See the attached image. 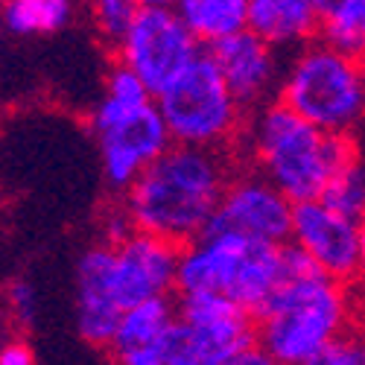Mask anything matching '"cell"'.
I'll return each mask as SVG.
<instances>
[{
    "label": "cell",
    "instance_id": "17",
    "mask_svg": "<svg viewBox=\"0 0 365 365\" xmlns=\"http://www.w3.org/2000/svg\"><path fill=\"white\" fill-rule=\"evenodd\" d=\"M173 9L205 47L249 26V0H175Z\"/></svg>",
    "mask_w": 365,
    "mask_h": 365
},
{
    "label": "cell",
    "instance_id": "20",
    "mask_svg": "<svg viewBox=\"0 0 365 365\" xmlns=\"http://www.w3.org/2000/svg\"><path fill=\"white\" fill-rule=\"evenodd\" d=\"M85 6H88V21L94 26V33L108 47L120 41V36L126 33V26L138 12L135 0H85Z\"/></svg>",
    "mask_w": 365,
    "mask_h": 365
},
{
    "label": "cell",
    "instance_id": "26",
    "mask_svg": "<svg viewBox=\"0 0 365 365\" xmlns=\"http://www.w3.org/2000/svg\"><path fill=\"white\" fill-rule=\"evenodd\" d=\"M4 4V0H0ZM4 36H6V26H4V6H0V41H4Z\"/></svg>",
    "mask_w": 365,
    "mask_h": 365
},
{
    "label": "cell",
    "instance_id": "27",
    "mask_svg": "<svg viewBox=\"0 0 365 365\" xmlns=\"http://www.w3.org/2000/svg\"><path fill=\"white\" fill-rule=\"evenodd\" d=\"M359 155H362V161H365V135L359 138Z\"/></svg>",
    "mask_w": 365,
    "mask_h": 365
},
{
    "label": "cell",
    "instance_id": "10",
    "mask_svg": "<svg viewBox=\"0 0 365 365\" xmlns=\"http://www.w3.org/2000/svg\"><path fill=\"white\" fill-rule=\"evenodd\" d=\"M202 50L205 44L173 6H138L126 33L111 47L114 62L135 71L152 94H161Z\"/></svg>",
    "mask_w": 365,
    "mask_h": 365
},
{
    "label": "cell",
    "instance_id": "13",
    "mask_svg": "<svg viewBox=\"0 0 365 365\" xmlns=\"http://www.w3.org/2000/svg\"><path fill=\"white\" fill-rule=\"evenodd\" d=\"M207 53L217 58L228 88L246 111H255L278 100L287 71V50L275 47L246 26L240 33L210 44Z\"/></svg>",
    "mask_w": 365,
    "mask_h": 365
},
{
    "label": "cell",
    "instance_id": "9",
    "mask_svg": "<svg viewBox=\"0 0 365 365\" xmlns=\"http://www.w3.org/2000/svg\"><path fill=\"white\" fill-rule=\"evenodd\" d=\"M155 100L167 120L173 143L237 152L249 111L234 97L207 47L161 94H155Z\"/></svg>",
    "mask_w": 365,
    "mask_h": 365
},
{
    "label": "cell",
    "instance_id": "7",
    "mask_svg": "<svg viewBox=\"0 0 365 365\" xmlns=\"http://www.w3.org/2000/svg\"><path fill=\"white\" fill-rule=\"evenodd\" d=\"M178 316L140 365H252L269 362L257 348L255 313L217 292H178Z\"/></svg>",
    "mask_w": 365,
    "mask_h": 365
},
{
    "label": "cell",
    "instance_id": "23",
    "mask_svg": "<svg viewBox=\"0 0 365 365\" xmlns=\"http://www.w3.org/2000/svg\"><path fill=\"white\" fill-rule=\"evenodd\" d=\"M36 362V351L18 333H6L0 336V365H29Z\"/></svg>",
    "mask_w": 365,
    "mask_h": 365
},
{
    "label": "cell",
    "instance_id": "2",
    "mask_svg": "<svg viewBox=\"0 0 365 365\" xmlns=\"http://www.w3.org/2000/svg\"><path fill=\"white\" fill-rule=\"evenodd\" d=\"M240 158L228 149L170 143L120 193L132 228L187 246L214 225L220 199Z\"/></svg>",
    "mask_w": 365,
    "mask_h": 365
},
{
    "label": "cell",
    "instance_id": "4",
    "mask_svg": "<svg viewBox=\"0 0 365 365\" xmlns=\"http://www.w3.org/2000/svg\"><path fill=\"white\" fill-rule=\"evenodd\" d=\"M359 155V140L330 135L281 100L246 114L237 158L260 170L292 202L319 199L342 164Z\"/></svg>",
    "mask_w": 365,
    "mask_h": 365
},
{
    "label": "cell",
    "instance_id": "24",
    "mask_svg": "<svg viewBox=\"0 0 365 365\" xmlns=\"http://www.w3.org/2000/svg\"><path fill=\"white\" fill-rule=\"evenodd\" d=\"M354 284L365 287V220H359V260H356V278Z\"/></svg>",
    "mask_w": 365,
    "mask_h": 365
},
{
    "label": "cell",
    "instance_id": "28",
    "mask_svg": "<svg viewBox=\"0 0 365 365\" xmlns=\"http://www.w3.org/2000/svg\"><path fill=\"white\" fill-rule=\"evenodd\" d=\"M327 4H330V0H316V6H319V12H322V9L327 6Z\"/></svg>",
    "mask_w": 365,
    "mask_h": 365
},
{
    "label": "cell",
    "instance_id": "8",
    "mask_svg": "<svg viewBox=\"0 0 365 365\" xmlns=\"http://www.w3.org/2000/svg\"><path fill=\"white\" fill-rule=\"evenodd\" d=\"M284 246L207 228L181 246L175 292H217L257 313L284 278Z\"/></svg>",
    "mask_w": 365,
    "mask_h": 365
},
{
    "label": "cell",
    "instance_id": "3",
    "mask_svg": "<svg viewBox=\"0 0 365 365\" xmlns=\"http://www.w3.org/2000/svg\"><path fill=\"white\" fill-rule=\"evenodd\" d=\"M356 304L348 281L330 278L292 242L284 246V278L255 313L257 348L269 362L319 365L324 351L354 327Z\"/></svg>",
    "mask_w": 365,
    "mask_h": 365
},
{
    "label": "cell",
    "instance_id": "21",
    "mask_svg": "<svg viewBox=\"0 0 365 365\" xmlns=\"http://www.w3.org/2000/svg\"><path fill=\"white\" fill-rule=\"evenodd\" d=\"M6 307H9V316L21 324V330H29L38 324V313H41V301H38V289L18 278L6 287Z\"/></svg>",
    "mask_w": 365,
    "mask_h": 365
},
{
    "label": "cell",
    "instance_id": "6",
    "mask_svg": "<svg viewBox=\"0 0 365 365\" xmlns=\"http://www.w3.org/2000/svg\"><path fill=\"white\" fill-rule=\"evenodd\" d=\"M281 103L330 135H365V58L322 38L287 53Z\"/></svg>",
    "mask_w": 365,
    "mask_h": 365
},
{
    "label": "cell",
    "instance_id": "16",
    "mask_svg": "<svg viewBox=\"0 0 365 365\" xmlns=\"http://www.w3.org/2000/svg\"><path fill=\"white\" fill-rule=\"evenodd\" d=\"M0 6L6 36L21 41L62 36L79 15V0H4Z\"/></svg>",
    "mask_w": 365,
    "mask_h": 365
},
{
    "label": "cell",
    "instance_id": "1",
    "mask_svg": "<svg viewBox=\"0 0 365 365\" xmlns=\"http://www.w3.org/2000/svg\"><path fill=\"white\" fill-rule=\"evenodd\" d=\"M178 260L181 246L138 228L120 240L88 246L73 269V322L79 339L108 351L126 307L178 289Z\"/></svg>",
    "mask_w": 365,
    "mask_h": 365
},
{
    "label": "cell",
    "instance_id": "11",
    "mask_svg": "<svg viewBox=\"0 0 365 365\" xmlns=\"http://www.w3.org/2000/svg\"><path fill=\"white\" fill-rule=\"evenodd\" d=\"M292 210L295 202L278 185H272L260 170L237 164L210 228L284 246L292 231Z\"/></svg>",
    "mask_w": 365,
    "mask_h": 365
},
{
    "label": "cell",
    "instance_id": "12",
    "mask_svg": "<svg viewBox=\"0 0 365 365\" xmlns=\"http://www.w3.org/2000/svg\"><path fill=\"white\" fill-rule=\"evenodd\" d=\"M289 242L324 275L354 284L359 260V220L330 207L324 199L295 202Z\"/></svg>",
    "mask_w": 365,
    "mask_h": 365
},
{
    "label": "cell",
    "instance_id": "18",
    "mask_svg": "<svg viewBox=\"0 0 365 365\" xmlns=\"http://www.w3.org/2000/svg\"><path fill=\"white\" fill-rule=\"evenodd\" d=\"M319 38L365 58V0H330L322 9Z\"/></svg>",
    "mask_w": 365,
    "mask_h": 365
},
{
    "label": "cell",
    "instance_id": "15",
    "mask_svg": "<svg viewBox=\"0 0 365 365\" xmlns=\"http://www.w3.org/2000/svg\"><path fill=\"white\" fill-rule=\"evenodd\" d=\"M319 24L316 0H249V29L287 53L319 38Z\"/></svg>",
    "mask_w": 365,
    "mask_h": 365
},
{
    "label": "cell",
    "instance_id": "19",
    "mask_svg": "<svg viewBox=\"0 0 365 365\" xmlns=\"http://www.w3.org/2000/svg\"><path fill=\"white\" fill-rule=\"evenodd\" d=\"M330 207L342 210L354 220H365V161L362 155H354L348 164H342L333 178L327 181L324 193L319 196Z\"/></svg>",
    "mask_w": 365,
    "mask_h": 365
},
{
    "label": "cell",
    "instance_id": "25",
    "mask_svg": "<svg viewBox=\"0 0 365 365\" xmlns=\"http://www.w3.org/2000/svg\"><path fill=\"white\" fill-rule=\"evenodd\" d=\"M138 6H175V0H135Z\"/></svg>",
    "mask_w": 365,
    "mask_h": 365
},
{
    "label": "cell",
    "instance_id": "5",
    "mask_svg": "<svg viewBox=\"0 0 365 365\" xmlns=\"http://www.w3.org/2000/svg\"><path fill=\"white\" fill-rule=\"evenodd\" d=\"M88 132L97 146L103 181L117 196L173 143L155 94L120 62L103 76V94L88 111Z\"/></svg>",
    "mask_w": 365,
    "mask_h": 365
},
{
    "label": "cell",
    "instance_id": "14",
    "mask_svg": "<svg viewBox=\"0 0 365 365\" xmlns=\"http://www.w3.org/2000/svg\"><path fill=\"white\" fill-rule=\"evenodd\" d=\"M178 316V301L173 295L143 298L123 310L111 336L108 354L123 365H140L146 351L155 345Z\"/></svg>",
    "mask_w": 365,
    "mask_h": 365
},
{
    "label": "cell",
    "instance_id": "22",
    "mask_svg": "<svg viewBox=\"0 0 365 365\" xmlns=\"http://www.w3.org/2000/svg\"><path fill=\"white\" fill-rule=\"evenodd\" d=\"M322 362L324 365H365V330L348 327L342 336L324 351Z\"/></svg>",
    "mask_w": 365,
    "mask_h": 365
}]
</instances>
